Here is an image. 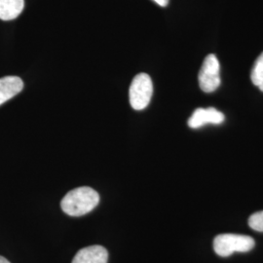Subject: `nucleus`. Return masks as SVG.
I'll return each mask as SVG.
<instances>
[{
  "label": "nucleus",
  "instance_id": "f257e3e1",
  "mask_svg": "<svg viewBox=\"0 0 263 263\" xmlns=\"http://www.w3.org/2000/svg\"><path fill=\"white\" fill-rule=\"evenodd\" d=\"M100 202V195L93 188L78 187L69 191L61 202V207L70 216H84L93 211Z\"/></svg>",
  "mask_w": 263,
  "mask_h": 263
},
{
  "label": "nucleus",
  "instance_id": "f03ea898",
  "mask_svg": "<svg viewBox=\"0 0 263 263\" xmlns=\"http://www.w3.org/2000/svg\"><path fill=\"white\" fill-rule=\"evenodd\" d=\"M254 239L250 236L220 234L214 240V250L217 255L227 257L234 253H248L254 248Z\"/></svg>",
  "mask_w": 263,
  "mask_h": 263
},
{
  "label": "nucleus",
  "instance_id": "7ed1b4c3",
  "mask_svg": "<svg viewBox=\"0 0 263 263\" xmlns=\"http://www.w3.org/2000/svg\"><path fill=\"white\" fill-rule=\"evenodd\" d=\"M153 94V84L151 76L140 73L135 76L129 90L130 104L135 110H142L151 103Z\"/></svg>",
  "mask_w": 263,
  "mask_h": 263
},
{
  "label": "nucleus",
  "instance_id": "20e7f679",
  "mask_svg": "<svg viewBox=\"0 0 263 263\" xmlns=\"http://www.w3.org/2000/svg\"><path fill=\"white\" fill-rule=\"evenodd\" d=\"M220 66L215 55L206 57L200 69L198 80L201 90L205 93H213L220 85Z\"/></svg>",
  "mask_w": 263,
  "mask_h": 263
},
{
  "label": "nucleus",
  "instance_id": "39448f33",
  "mask_svg": "<svg viewBox=\"0 0 263 263\" xmlns=\"http://www.w3.org/2000/svg\"><path fill=\"white\" fill-rule=\"evenodd\" d=\"M226 120L223 113L214 107L197 108L188 119V126L192 129H198L206 124L219 125Z\"/></svg>",
  "mask_w": 263,
  "mask_h": 263
},
{
  "label": "nucleus",
  "instance_id": "423d86ee",
  "mask_svg": "<svg viewBox=\"0 0 263 263\" xmlns=\"http://www.w3.org/2000/svg\"><path fill=\"white\" fill-rule=\"evenodd\" d=\"M108 253L102 246H90L76 254L72 263H107Z\"/></svg>",
  "mask_w": 263,
  "mask_h": 263
},
{
  "label": "nucleus",
  "instance_id": "0eeeda50",
  "mask_svg": "<svg viewBox=\"0 0 263 263\" xmlns=\"http://www.w3.org/2000/svg\"><path fill=\"white\" fill-rule=\"evenodd\" d=\"M24 89V82L18 76L0 78V105L14 98Z\"/></svg>",
  "mask_w": 263,
  "mask_h": 263
},
{
  "label": "nucleus",
  "instance_id": "6e6552de",
  "mask_svg": "<svg viewBox=\"0 0 263 263\" xmlns=\"http://www.w3.org/2000/svg\"><path fill=\"white\" fill-rule=\"evenodd\" d=\"M24 7L25 0H0V20L11 21L18 18Z\"/></svg>",
  "mask_w": 263,
  "mask_h": 263
},
{
  "label": "nucleus",
  "instance_id": "1a4fd4ad",
  "mask_svg": "<svg viewBox=\"0 0 263 263\" xmlns=\"http://www.w3.org/2000/svg\"><path fill=\"white\" fill-rule=\"evenodd\" d=\"M251 79L253 84L258 87V89L263 92V52L256 59L254 63V66L251 73Z\"/></svg>",
  "mask_w": 263,
  "mask_h": 263
},
{
  "label": "nucleus",
  "instance_id": "9d476101",
  "mask_svg": "<svg viewBox=\"0 0 263 263\" xmlns=\"http://www.w3.org/2000/svg\"><path fill=\"white\" fill-rule=\"evenodd\" d=\"M249 226L257 232H263V211L250 216Z\"/></svg>",
  "mask_w": 263,
  "mask_h": 263
},
{
  "label": "nucleus",
  "instance_id": "9b49d317",
  "mask_svg": "<svg viewBox=\"0 0 263 263\" xmlns=\"http://www.w3.org/2000/svg\"><path fill=\"white\" fill-rule=\"evenodd\" d=\"M161 7H166L169 4V0H153Z\"/></svg>",
  "mask_w": 263,
  "mask_h": 263
},
{
  "label": "nucleus",
  "instance_id": "f8f14e48",
  "mask_svg": "<svg viewBox=\"0 0 263 263\" xmlns=\"http://www.w3.org/2000/svg\"><path fill=\"white\" fill-rule=\"evenodd\" d=\"M0 263H10L5 257L3 256H0Z\"/></svg>",
  "mask_w": 263,
  "mask_h": 263
}]
</instances>
